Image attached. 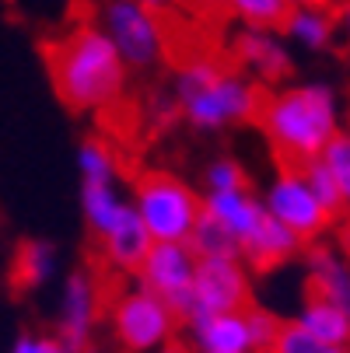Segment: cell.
I'll return each mask as SVG.
<instances>
[{
	"mask_svg": "<svg viewBox=\"0 0 350 353\" xmlns=\"http://www.w3.org/2000/svg\"><path fill=\"white\" fill-rule=\"evenodd\" d=\"M322 161L333 172V179L340 182V192L347 199V210H350V130H343L326 150H322Z\"/></svg>",
	"mask_w": 350,
	"mask_h": 353,
	"instance_id": "cell-28",
	"label": "cell"
},
{
	"mask_svg": "<svg viewBox=\"0 0 350 353\" xmlns=\"http://www.w3.org/2000/svg\"><path fill=\"white\" fill-rule=\"evenodd\" d=\"M137 4H144L147 11H155V14H162V11H168L175 0H137Z\"/></svg>",
	"mask_w": 350,
	"mask_h": 353,
	"instance_id": "cell-31",
	"label": "cell"
},
{
	"mask_svg": "<svg viewBox=\"0 0 350 353\" xmlns=\"http://www.w3.org/2000/svg\"><path fill=\"white\" fill-rule=\"evenodd\" d=\"M263 203H266V214L273 221L291 228L302 241H319L322 231H329V224H333V217L322 210V203L305 185L298 168H280L273 175V182L263 192Z\"/></svg>",
	"mask_w": 350,
	"mask_h": 353,
	"instance_id": "cell-8",
	"label": "cell"
},
{
	"mask_svg": "<svg viewBox=\"0 0 350 353\" xmlns=\"http://www.w3.org/2000/svg\"><path fill=\"white\" fill-rule=\"evenodd\" d=\"M277 154L280 168H302L343 133L340 126V94L333 84L302 81L284 84L263 98L256 119Z\"/></svg>",
	"mask_w": 350,
	"mask_h": 353,
	"instance_id": "cell-2",
	"label": "cell"
},
{
	"mask_svg": "<svg viewBox=\"0 0 350 353\" xmlns=\"http://www.w3.org/2000/svg\"><path fill=\"white\" fill-rule=\"evenodd\" d=\"M189 248L196 252V259H242V245L207 210L200 214V221H196V228L189 234Z\"/></svg>",
	"mask_w": 350,
	"mask_h": 353,
	"instance_id": "cell-21",
	"label": "cell"
},
{
	"mask_svg": "<svg viewBox=\"0 0 350 353\" xmlns=\"http://www.w3.org/2000/svg\"><path fill=\"white\" fill-rule=\"evenodd\" d=\"M133 207L155 241H189L204 214V196L186 179L151 168L133 182Z\"/></svg>",
	"mask_w": 350,
	"mask_h": 353,
	"instance_id": "cell-4",
	"label": "cell"
},
{
	"mask_svg": "<svg viewBox=\"0 0 350 353\" xmlns=\"http://www.w3.org/2000/svg\"><path fill=\"white\" fill-rule=\"evenodd\" d=\"M340 248L350 256V214H347V221H343V228H340Z\"/></svg>",
	"mask_w": 350,
	"mask_h": 353,
	"instance_id": "cell-32",
	"label": "cell"
},
{
	"mask_svg": "<svg viewBox=\"0 0 350 353\" xmlns=\"http://www.w3.org/2000/svg\"><path fill=\"white\" fill-rule=\"evenodd\" d=\"M168 91L179 105V116L200 133H217L235 123L260 119L263 98H266L245 74L224 70L214 60L179 63Z\"/></svg>",
	"mask_w": 350,
	"mask_h": 353,
	"instance_id": "cell-3",
	"label": "cell"
},
{
	"mask_svg": "<svg viewBox=\"0 0 350 353\" xmlns=\"http://www.w3.org/2000/svg\"><path fill=\"white\" fill-rule=\"evenodd\" d=\"M130 210L133 199H126L116 182H81V214L98 241L109 238L130 217Z\"/></svg>",
	"mask_w": 350,
	"mask_h": 353,
	"instance_id": "cell-16",
	"label": "cell"
},
{
	"mask_svg": "<svg viewBox=\"0 0 350 353\" xmlns=\"http://www.w3.org/2000/svg\"><path fill=\"white\" fill-rule=\"evenodd\" d=\"M196 266H200V259L189 248V241H155L144 266L137 270V280L144 290L158 294L182 322H189L193 290H196Z\"/></svg>",
	"mask_w": 350,
	"mask_h": 353,
	"instance_id": "cell-7",
	"label": "cell"
},
{
	"mask_svg": "<svg viewBox=\"0 0 350 353\" xmlns=\"http://www.w3.org/2000/svg\"><path fill=\"white\" fill-rule=\"evenodd\" d=\"M273 353H350V346H329V343H319L315 336H309L302 325L291 319V322H284V332H280Z\"/></svg>",
	"mask_w": 350,
	"mask_h": 353,
	"instance_id": "cell-27",
	"label": "cell"
},
{
	"mask_svg": "<svg viewBox=\"0 0 350 353\" xmlns=\"http://www.w3.org/2000/svg\"><path fill=\"white\" fill-rule=\"evenodd\" d=\"M235 49V60L245 67V70H253L256 77L277 84L284 81L291 70H294V60H291V49L287 42L277 35V32H260V28H242L231 42Z\"/></svg>",
	"mask_w": 350,
	"mask_h": 353,
	"instance_id": "cell-12",
	"label": "cell"
},
{
	"mask_svg": "<svg viewBox=\"0 0 350 353\" xmlns=\"http://www.w3.org/2000/svg\"><path fill=\"white\" fill-rule=\"evenodd\" d=\"M204 189L207 192H238V189H249L245 168L235 158H214L204 168Z\"/></svg>",
	"mask_w": 350,
	"mask_h": 353,
	"instance_id": "cell-26",
	"label": "cell"
},
{
	"mask_svg": "<svg viewBox=\"0 0 350 353\" xmlns=\"http://www.w3.org/2000/svg\"><path fill=\"white\" fill-rule=\"evenodd\" d=\"M98 322V283L88 270H70L60 290V319H57V336L74 350L91 346V329Z\"/></svg>",
	"mask_w": 350,
	"mask_h": 353,
	"instance_id": "cell-10",
	"label": "cell"
},
{
	"mask_svg": "<svg viewBox=\"0 0 350 353\" xmlns=\"http://www.w3.org/2000/svg\"><path fill=\"white\" fill-rule=\"evenodd\" d=\"M189 325V339L196 353H256L245 312L235 315H200Z\"/></svg>",
	"mask_w": 350,
	"mask_h": 353,
	"instance_id": "cell-13",
	"label": "cell"
},
{
	"mask_svg": "<svg viewBox=\"0 0 350 353\" xmlns=\"http://www.w3.org/2000/svg\"><path fill=\"white\" fill-rule=\"evenodd\" d=\"M298 172H302L305 185L315 192V199L322 203V210L336 221V217L347 210V199H343V192H340V182H336V179H333V172L326 168V161H322V158H315V161L302 165Z\"/></svg>",
	"mask_w": 350,
	"mask_h": 353,
	"instance_id": "cell-24",
	"label": "cell"
},
{
	"mask_svg": "<svg viewBox=\"0 0 350 353\" xmlns=\"http://www.w3.org/2000/svg\"><path fill=\"white\" fill-rule=\"evenodd\" d=\"M291 4H319V0H291Z\"/></svg>",
	"mask_w": 350,
	"mask_h": 353,
	"instance_id": "cell-36",
	"label": "cell"
},
{
	"mask_svg": "<svg viewBox=\"0 0 350 353\" xmlns=\"http://www.w3.org/2000/svg\"><path fill=\"white\" fill-rule=\"evenodd\" d=\"M204 210L211 217H217L231 238L242 245L249 234H253L263 217H266V203L263 196H256L253 189H238V192H204Z\"/></svg>",
	"mask_w": 350,
	"mask_h": 353,
	"instance_id": "cell-15",
	"label": "cell"
},
{
	"mask_svg": "<svg viewBox=\"0 0 350 353\" xmlns=\"http://www.w3.org/2000/svg\"><path fill=\"white\" fill-rule=\"evenodd\" d=\"M8 353H74L60 336H46V332H18Z\"/></svg>",
	"mask_w": 350,
	"mask_h": 353,
	"instance_id": "cell-29",
	"label": "cell"
},
{
	"mask_svg": "<svg viewBox=\"0 0 350 353\" xmlns=\"http://www.w3.org/2000/svg\"><path fill=\"white\" fill-rule=\"evenodd\" d=\"M77 172H81V182H116L119 175L116 150L98 137H84L77 143Z\"/></svg>",
	"mask_w": 350,
	"mask_h": 353,
	"instance_id": "cell-23",
	"label": "cell"
},
{
	"mask_svg": "<svg viewBox=\"0 0 350 353\" xmlns=\"http://www.w3.org/2000/svg\"><path fill=\"white\" fill-rule=\"evenodd\" d=\"M102 248H106V259H109L116 270H130V273H137V270L144 266L147 252L155 248V238H151V231L144 228L137 207L130 210V217H126L109 238H102Z\"/></svg>",
	"mask_w": 350,
	"mask_h": 353,
	"instance_id": "cell-18",
	"label": "cell"
},
{
	"mask_svg": "<svg viewBox=\"0 0 350 353\" xmlns=\"http://www.w3.org/2000/svg\"><path fill=\"white\" fill-rule=\"evenodd\" d=\"M340 25H343V32H347V39H350V4L340 11Z\"/></svg>",
	"mask_w": 350,
	"mask_h": 353,
	"instance_id": "cell-34",
	"label": "cell"
},
{
	"mask_svg": "<svg viewBox=\"0 0 350 353\" xmlns=\"http://www.w3.org/2000/svg\"><path fill=\"white\" fill-rule=\"evenodd\" d=\"M253 280L245 259H200L196 290H193V319L200 315H235L249 308Z\"/></svg>",
	"mask_w": 350,
	"mask_h": 353,
	"instance_id": "cell-9",
	"label": "cell"
},
{
	"mask_svg": "<svg viewBox=\"0 0 350 353\" xmlns=\"http://www.w3.org/2000/svg\"><path fill=\"white\" fill-rule=\"evenodd\" d=\"M294 4L291 0H231V14L245 28H260V32H284Z\"/></svg>",
	"mask_w": 350,
	"mask_h": 353,
	"instance_id": "cell-22",
	"label": "cell"
},
{
	"mask_svg": "<svg viewBox=\"0 0 350 353\" xmlns=\"http://www.w3.org/2000/svg\"><path fill=\"white\" fill-rule=\"evenodd\" d=\"M284 35L302 46V49H312V53H319V49H329L333 35H336V18L319 8V4H294L287 25H284Z\"/></svg>",
	"mask_w": 350,
	"mask_h": 353,
	"instance_id": "cell-20",
	"label": "cell"
},
{
	"mask_svg": "<svg viewBox=\"0 0 350 353\" xmlns=\"http://www.w3.org/2000/svg\"><path fill=\"white\" fill-rule=\"evenodd\" d=\"M130 70H151L165 57V25L155 11H147L137 0H98L95 18Z\"/></svg>",
	"mask_w": 350,
	"mask_h": 353,
	"instance_id": "cell-5",
	"label": "cell"
},
{
	"mask_svg": "<svg viewBox=\"0 0 350 353\" xmlns=\"http://www.w3.org/2000/svg\"><path fill=\"white\" fill-rule=\"evenodd\" d=\"M42 53L49 84L70 112H102L119 102L130 67L95 21L70 25L64 35L46 42Z\"/></svg>",
	"mask_w": 350,
	"mask_h": 353,
	"instance_id": "cell-1",
	"label": "cell"
},
{
	"mask_svg": "<svg viewBox=\"0 0 350 353\" xmlns=\"http://www.w3.org/2000/svg\"><path fill=\"white\" fill-rule=\"evenodd\" d=\"M298 252L305 256V241L298 238L291 228H284L280 221H273L270 214L263 217V224L242 241V259L249 270H273L284 266L287 259H294Z\"/></svg>",
	"mask_w": 350,
	"mask_h": 353,
	"instance_id": "cell-14",
	"label": "cell"
},
{
	"mask_svg": "<svg viewBox=\"0 0 350 353\" xmlns=\"http://www.w3.org/2000/svg\"><path fill=\"white\" fill-rule=\"evenodd\" d=\"M294 322L302 325L309 336H315L319 343L329 346H350V315L343 308H336L333 301L319 297V294H305L302 308H298Z\"/></svg>",
	"mask_w": 350,
	"mask_h": 353,
	"instance_id": "cell-17",
	"label": "cell"
},
{
	"mask_svg": "<svg viewBox=\"0 0 350 353\" xmlns=\"http://www.w3.org/2000/svg\"><path fill=\"white\" fill-rule=\"evenodd\" d=\"M245 322H249V332H253L256 353H273V350H277V339H280V332H284V322H280L270 308L249 305V308H245Z\"/></svg>",
	"mask_w": 350,
	"mask_h": 353,
	"instance_id": "cell-25",
	"label": "cell"
},
{
	"mask_svg": "<svg viewBox=\"0 0 350 353\" xmlns=\"http://www.w3.org/2000/svg\"><path fill=\"white\" fill-rule=\"evenodd\" d=\"M182 4H189L193 11H221V8L231 11V0H182Z\"/></svg>",
	"mask_w": 350,
	"mask_h": 353,
	"instance_id": "cell-30",
	"label": "cell"
},
{
	"mask_svg": "<svg viewBox=\"0 0 350 353\" xmlns=\"http://www.w3.org/2000/svg\"><path fill=\"white\" fill-rule=\"evenodd\" d=\"M57 273V245L49 238H21L14 245L11 283L18 290H35Z\"/></svg>",
	"mask_w": 350,
	"mask_h": 353,
	"instance_id": "cell-19",
	"label": "cell"
},
{
	"mask_svg": "<svg viewBox=\"0 0 350 353\" xmlns=\"http://www.w3.org/2000/svg\"><path fill=\"white\" fill-rule=\"evenodd\" d=\"M182 319L165 305V301L144 287H133L119 294L109 308L113 336L130 353H155L175 339V325Z\"/></svg>",
	"mask_w": 350,
	"mask_h": 353,
	"instance_id": "cell-6",
	"label": "cell"
},
{
	"mask_svg": "<svg viewBox=\"0 0 350 353\" xmlns=\"http://www.w3.org/2000/svg\"><path fill=\"white\" fill-rule=\"evenodd\" d=\"M155 353H196V350L186 346V343H175V339H172L168 346H162V350H155Z\"/></svg>",
	"mask_w": 350,
	"mask_h": 353,
	"instance_id": "cell-33",
	"label": "cell"
},
{
	"mask_svg": "<svg viewBox=\"0 0 350 353\" xmlns=\"http://www.w3.org/2000/svg\"><path fill=\"white\" fill-rule=\"evenodd\" d=\"M305 273H309V290L333 301L336 308L350 315V256L340 245L329 241H312L305 248Z\"/></svg>",
	"mask_w": 350,
	"mask_h": 353,
	"instance_id": "cell-11",
	"label": "cell"
},
{
	"mask_svg": "<svg viewBox=\"0 0 350 353\" xmlns=\"http://www.w3.org/2000/svg\"><path fill=\"white\" fill-rule=\"evenodd\" d=\"M81 353H109V350H102V346H95V343H91V346H88V350H81Z\"/></svg>",
	"mask_w": 350,
	"mask_h": 353,
	"instance_id": "cell-35",
	"label": "cell"
}]
</instances>
